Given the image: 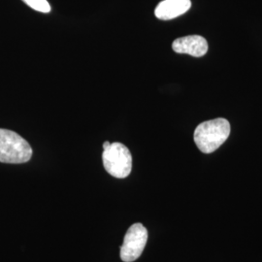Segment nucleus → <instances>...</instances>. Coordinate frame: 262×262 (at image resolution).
<instances>
[{
    "mask_svg": "<svg viewBox=\"0 0 262 262\" xmlns=\"http://www.w3.org/2000/svg\"><path fill=\"white\" fill-rule=\"evenodd\" d=\"M229 133L228 121L219 118L200 123L194 131V142L202 152L211 154L227 140Z\"/></svg>",
    "mask_w": 262,
    "mask_h": 262,
    "instance_id": "obj_1",
    "label": "nucleus"
},
{
    "mask_svg": "<svg viewBox=\"0 0 262 262\" xmlns=\"http://www.w3.org/2000/svg\"><path fill=\"white\" fill-rule=\"evenodd\" d=\"M31 157L28 141L14 131L0 128V162L19 164L28 162Z\"/></svg>",
    "mask_w": 262,
    "mask_h": 262,
    "instance_id": "obj_2",
    "label": "nucleus"
},
{
    "mask_svg": "<svg viewBox=\"0 0 262 262\" xmlns=\"http://www.w3.org/2000/svg\"><path fill=\"white\" fill-rule=\"evenodd\" d=\"M102 160L105 170L115 178H126L132 169L130 151L122 143L115 142L104 149Z\"/></svg>",
    "mask_w": 262,
    "mask_h": 262,
    "instance_id": "obj_3",
    "label": "nucleus"
},
{
    "mask_svg": "<svg viewBox=\"0 0 262 262\" xmlns=\"http://www.w3.org/2000/svg\"><path fill=\"white\" fill-rule=\"evenodd\" d=\"M148 241V230L137 223L131 225L124 236L121 248V258L123 262H132L140 257Z\"/></svg>",
    "mask_w": 262,
    "mask_h": 262,
    "instance_id": "obj_4",
    "label": "nucleus"
},
{
    "mask_svg": "<svg viewBox=\"0 0 262 262\" xmlns=\"http://www.w3.org/2000/svg\"><path fill=\"white\" fill-rule=\"evenodd\" d=\"M172 48L178 54H187L190 56L200 57L205 56L208 52L206 39L199 35H189L176 39Z\"/></svg>",
    "mask_w": 262,
    "mask_h": 262,
    "instance_id": "obj_5",
    "label": "nucleus"
},
{
    "mask_svg": "<svg viewBox=\"0 0 262 262\" xmlns=\"http://www.w3.org/2000/svg\"><path fill=\"white\" fill-rule=\"evenodd\" d=\"M190 7V0H163L157 6L155 15L158 19L168 20L184 15Z\"/></svg>",
    "mask_w": 262,
    "mask_h": 262,
    "instance_id": "obj_6",
    "label": "nucleus"
},
{
    "mask_svg": "<svg viewBox=\"0 0 262 262\" xmlns=\"http://www.w3.org/2000/svg\"><path fill=\"white\" fill-rule=\"evenodd\" d=\"M30 8L38 12L49 13L51 11V5L47 0H23Z\"/></svg>",
    "mask_w": 262,
    "mask_h": 262,
    "instance_id": "obj_7",
    "label": "nucleus"
}]
</instances>
